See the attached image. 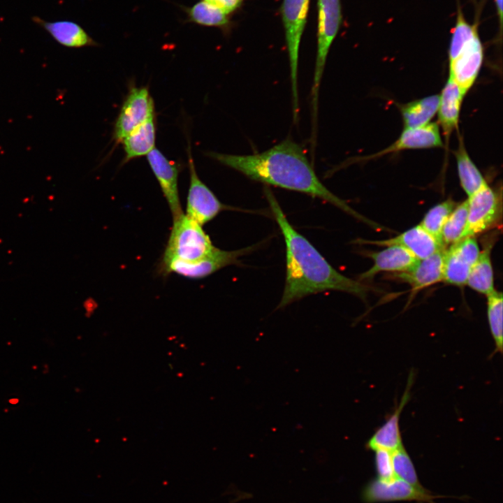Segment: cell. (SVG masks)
Returning a JSON list of instances; mask_svg holds the SVG:
<instances>
[{"instance_id": "cell-1", "label": "cell", "mask_w": 503, "mask_h": 503, "mask_svg": "<svg viewBox=\"0 0 503 503\" xmlns=\"http://www.w3.org/2000/svg\"><path fill=\"white\" fill-rule=\"evenodd\" d=\"M206 155L252 180L321 198L355 218L373 225L320 181L302 147L292 140L286 139L263 152L253 154L208 152Z\"/></svg>"}, {"instance_id": "cell-2", "label": "cell", "mask_w": 503, "mask_h": 503, "mask_svg": "<svg viewBox=\"0 0 503 503\" xmlns=\"http://www.w3.org/2000/svg\"><path fill=\"white\" fill-rule=\"evenodd\" d=\"M272 215L286 244V280L277 309L307 296L327 291H344L365 300L370 286L337 271L319 252L291 226L273 193L264 187Z\"/></svg>"}, {"instance_id": "cell-3", "label": "cell", "mask_w": 503, "mask_h": 503, "mask_svg": "<svg viewBox=\"0 0 503 503\" xmlns=\"http://www.w3.org/2000/svg\"><path fill=\"white\" fill-rule=\"evenodd\" d=\"M214 248L202 226L182 214L173 219V227L161 261L177 259L198 261Z\"/></svg>"}, {"instance_id": "cell-4", "label": "cell", "mask_w": 503, "mask_h": 503, "mask_svg": "<svg viewBox=\"0 0 503 503\" xmlns=\"http://www.w3.org/2000/svg\"><path fill=\"white\" fill-rule=\"evenodd\" d=\"M309 0H284L282 17L290 66L293 117L299 113L298 86L299 48L307 22Z\"/></svg>"}, {"instance_id": "cell-5", "label": "cell", "mask_w": 503, "mask_h": 503, "mask_svg": "<svg viewBox=\"0 0 503 503\" xmlns=\"http://www.w3.org/2000/svg\"><path fill=\"white\" fill-rule=\"evenodd\" d=\"M340 0H318L317 51L312 88V114L318 113L320 83L331 45L342 23Z\"/></svg>"}, {"instance_id": "cell-6", "label": "cell", "mask_w": 503, "mask_h": 503, "mask_svg": "<svg viewBox=\"0 0 503 503\" xmlns=\"http://www.w3.org/2000/svg\"><path fill=\"white\" fill-rule=\"evenodd\" d=\"M254 247L255 246H251L238 250L226 251L214 247L210 253L196 261L187 262L177 259L161 261L159 270L163 275L175 273L187 278L201 279L224 267L239 263L238 258L250 253Z\"/></svg>"}, {"instance_id": "cell-7", "label": "cell", "mask_w": 503, "mask_h": 503, "mask_svg": "<svg viewBox=\"0 0 503 503\" xmlns=\"http://www.w3.org/2000/svg\"><path fill=\"white\" fill-rule=\"evenodd\" d=\"M467 225L462 237L474 236L486 231L501 221L502 190L494 189L487 182L467 199ZM461 238V239H462Z\"/></svg>"}, {"instance_id": "cell-8", "label": "cell", "mask_w": 503, "mask_h": 503, "mask_svg": "<svg viewBox=\"0 0 503 503\" xmlns=\"http://www.w3.org/2000/svg\"><path fill=\"white\" fill-rule=\"evenodd\" d=\"M156 115L154 103L147 87H133L126 95L114 125L116 144L134 129Z\"/></svg>"}, {"instance_id": "cell-9", "label": "cell", "mask_w": 503, "mask_h": 503, "mask_svg": "<svg viewBox=\"0 0 503 503\" xmlns=\"http://www.w3.org/2000/svg\"><path fill=\"white\" fill-rule=\"evenodd\" d=\"M187 155L190 180L186 215L203 226L213 219L220 212L228 210L230 207L221 203L210 189L199 178L189 145Z\"/></svg>"}, {"instance_id": "cell-10", "label": "cell", "mask_w": 503, "mask_h": 503, "mask_svg": "<svg viewBox=\"0 0 503 503\" xmlns=\"http://www.w3.org/2000/svg\"><path fill=\"white\" fill-rule=\"evenodd\" d=\"M440 497L432 495L426 489H418L397 477L388 481L377 478L372 479L365 486L362 491V499L365 503L396 501L434 503L433 500Z\"/></svg>"}, {"instance_id": "cell-11", "label": "cell", "mask_w": 503, "mask_h": 503, "mask_svg": "<svg viewBox=\"0 0 503 503\" xmlns=\"http://www.w3.org/2000/svg\"><path fill=\"white\" fill-rule=\"evenodd\" d=\"M147 159L175 219L184 214L178 189L180 164L168 159L156 147L147 155Z\"/></svg>"}, {"instance_id": "cell-12", "label": "cell", "mask_w": 503, "mask_h": 503, "mask_svg": "<svg viewBox=\"0 0 503 503\" xmlns=\"http://www.w3.org/2000/svg\"><path fill=\"white\" fill-rule=\"evenodd\" d=\"M483 59V49L477 34L458 55L449 61V78L458 85L465 95L474 83L480 71Z\"/></svg>"}, {"instance_id": "cell-13", "label": "cell", "mask_w": 503, "mask_h": 503, "mask_svg": "<svg viewBox=\"0 0 503 503\" xmlns=\"http://www.w3.org/2000/svg\"><path fill=\"white\" fill-rule=\"evenodd\" d=\"M361 242L377 246H400L408 250L417 259L425 258L439 250L446 249L420 224L389 239Z\"/></svg>"}, {"instance_id": "cell-14", "label": "cell", "mask_w": 503, "mask_h": 503, "mask_svg": "<svg viewBox=\"0 0 503 503\" xmlns=\"http://www.w3.org/2000/svg\"><path fill=\"white\" fill-rule=\"evenodd\" d=\"M442 147L443 143L438 124L429 123L425 126L418 128L404 129L398 139L389 147L373 155L364 158H359L358 159H356V161L374 159L384 154L404 150Z\"/></svg>"}, {"instance_id": "cell-15", "label": "cell", "mask_w": 503, "mask_h": 503, "mask_svg": "<svg viewBox=\"0 0 503 503\" xmlns=\"http://www.w3.org/2000/svg\"><path fill=\"white\" fill-rule=\"evenodd\" d=\"M31 20L64 47L80 48L98 45L80 24L73 21H48L36 15L31 17Z\"/></svg>"}, {"instance_id": "cell-16", "label": "cell", "mask_w": 503, "mask_h": 503, "mask_svg": "<svg viewBox=\"0 0 503 503\" xmlns=\"http://www.w3.org/2000/svg\"><path fill=\"white\" fill-rule=\"evenodd\" d=\"M446 249L418 259L408 271L397 272L394 277L409 284L413 291L421 290L442 280L443 265Z\"/></svg>"}, {"instance_id": "cell-17", "label": "cell", "mask_w": 503, "mask_h": 503, "mask_svg": "<svg viewBox=\"0 0 503 503\" xmlns=\"http://www.w3.org/2000/svg\"><path fill=\"white\" fill-rule=\"evenodd\" d=\"M373 265L359 277L360 281L371 280L379 272H403L409 270L418 259L398 245L388 246L377 252H370Z\"/></svg>"}, {"instance_id": "cell-18", "label": "cell", "mask_w": 503, "mask_h": 503, "mask_svg": "<svg viewBox=\"0 0 503 503\" xmlns=\"http://www.w3.org/2000/svg\"><path fill=\"white\" fill-rule=\"evenodd\" d=\"M411 381V375H410L407 389L400 404L386 423H384L367 441L366 447L368 449L374 451L381 449L393 453L403 446L400 431L399 421L400 414L409 398Z\"/></svg>"}, {"instance_id": "cell-19", "label": "cell", "mask_w": 503, "mask_h": 503, "mask_svg": "<svg viewBox=\"0 0 503 503\" xmlns=\"http://www.w3.org/2000/svg\"><path fill=\"white\" fill-rule=\"evenodd\" d=\"M464 96L458 85L449 78L439 96L437 110L439 122L446 139L458 127Z\"/></svg>"}, {"instance_id": "cell-20", "label": "cell", "mask_w": 503, "mask_h": 503, "mask_svg": "<svg viewBox=\"0 0 503 503\" xmlns=\"http://www.w3.org/2000/svg\"><path fill=\"white\" fill-rule=\"evenodd\" d=\"M156 115L151 117L125 136L122 143L125 153L124 162L147 156L155 148Z\"/></svg>"}, {"instance_id": "cell-21", "label": "cell", "mask_w": 503, "mask_h": 503, "mask_svg": "<svg viewBox=\"0 0 503 503\" xmlns=\"http://www.w3.org/2000/svg\"><path fill=\"white\" fill-rule=\"evenodd\" d=\"M439 96L435 94L400 106L404 129H414L429 124L437 112Z\"/></svg>"}, {"instance_id": "cell-22", "label": "cell", "mask_w": 503, "mask_h": 503, "mask_svg": "<svg viewBox=\"0 0 503 503\" xmlns=\"http://www.w3.org/2000/svg\"><path fill=\"white\" fill-rule=\"evenodd\" d=\"M492 240L486 242L478 259L472 265L467 284L474 291L488 295L495 291L493 270L490 258Z\"/></svg>"}, {"instance_id": "cell-23", "label": "cell", "mask_w": 503, "mask_h": 503, "mask_svg": "<svg viewBox=\"0 0 503 503\" xmlns=\"http://www.w3.org/2000/svg\"><path fill=\"white\" fill-rule=\"evenodd\" d=\"M455 156L461 187L468 196H470L479 190L486 181L469 156L462 137L459 138Z\"/></svg>"}, {"instance_id": "cell-24", "label": "cell", "mask_w": 503, "mask_h": 503, "mask_svg": "<svg viewBox=\"0 0 503 503\" xmlns=\"http://www.w3.org/2000/svg\"><path fill=\"white\" fill-rule=\"evenodd\" d=\"M472 267L465 258L450 247L445 252L442 280L455 286L465 285Z\"/></svg>"}, {"instance_id": "cell-25", "label": "cell", "mask_w": 503, "mask_h": 503, "mask_svg": "<svg viewBox=\"0 0 503 503\" xmlns=\"http://www.w3.org/2000/svg\"><path fill=\"white\" fill-rule=\"evenodd\" d=\"M456 205L457 204L451 199L440 203L428 211L420 224L444 247H445L443 245L442 240V229Z\"/></svg>"}, {"instance_id": "cell-26", "label": "cell", "mask_w": 503, "mask_h": 503, "mask_svg": "<svg viewBox=\"0 0 503 503\" xmlns=\"http://www.w3.org/2000/svg\"><path fill=\"white\" fill-rule=\"evenodd\" d=\"M189 20L208 27H224L228 23V15L219 8L201 1L187 9Z\"/></svg>"}, {"instance_id": "cell-27", "label": "cell", "mask_w": 503, "mask_h": 503, "mask_svg": "<svg viewBox=\"0 0 503 503\" xmlns=\"http://www.w3.org/2000/svg\"><path fill=\"white\" fill-rule=\"evenodd\" d=\"M467 212L468 203L466 200L457 205L448 217L442 233V243L445 247L462 238L467 225Z\"/></svg>"}, {"instance_id": "cell-28", "label": "cell", "mask_w": 503, "mask_h": 503, "mask_svg": "<svg viewBox=\"0 0 503 503\" xmlns=\"http://www.w3.org/2000/svg\"><path fill=\"white\" fill-rule=\"evenodd\" d=\"M502 293L493 291L487 295V314L491 335L495 344V352L502 351Z\"/></svg>"}, {"instance_id": "cell-29", "label": "cell", "mask_w": 503, "mask_h": 503, "mask_svg": "<svg viewBox=\"0 0 503 503\" xmlns=\"http://www.w3.org/2000/svg\"><path fill=\"white\" fill-rule=\"evenodd\" d=\"M478 34L476 24L471 25L465 20L460 7L449 49V61L453 60L465 45Z\"/></svg>"}, {"instance_id": "cell-30", "label": "cell", "mask_w": 503, "mask_h": 503, "mask_svg": "<svg viewBox=\"0 0 503 503\" xmlns=\"http://www.w3.org/2000/svg\"><path fill=\"white\" fill-rule=\"evenodd\" d=\"M392 461L395 477L418 489H426L421 484L414 463L403 446L392 453Z\"/></svg>"}, {"instance_id": "cell-31", "label": "cell", "mask_w": 503, "mask_h": 503, "mask_svg": "<svg viewBox=\"0 0 503 503\" xmlns=\"http://www.w3.org/2000/svg\"><path fill=\"white\" fill-rule=\"evenodd\" d=\"M374 464L377 479L388 481L395 477L392 461V453L386 450L374 451Z\"/></svg>"}, {"instance_id": "cell-32", "label": "cell", "mask_w": 503, "mask_h": 503, "mask_svg": "<svg viewBox=\"0 0 503 503\" xmlns=\"http://www.w3.org/2000/svg\"><path fill=\"white\" fill-rule=\"evenodd\" d=\"M210 4H212L227 15L237 10L241 5L242 0H203Z\"/></svg>"}, {"instance_id": "cell-33", "label": "cell", "mask_w": 503, "mask_h": 503, "mask_svg": "<svg viewBox=\"0 0 503 503\" xmlns=\"http://www.w3.org/2000/svg\"><path fill=\"white\" fill-rule=\"evenodd\" d=\"M495 1L496 3V6H497V10L498 16H499L500 27H502L503 0H495Z\"/></svg>"}]
</instances>
